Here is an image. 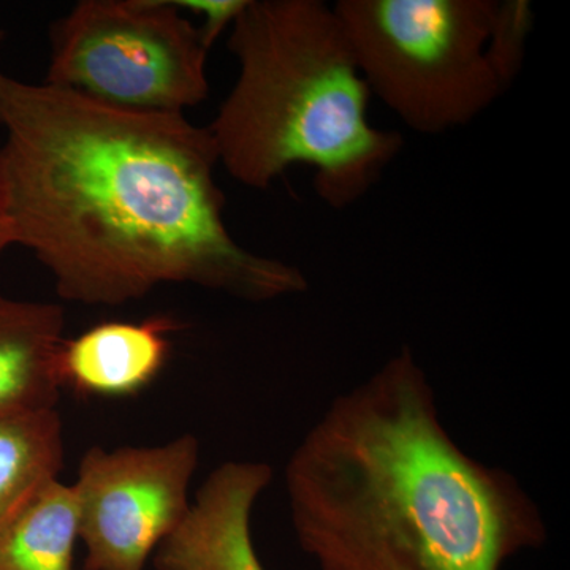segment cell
<instances>
[{
  "mask_svg": "<svg viewBox=\"0 0 570 570\" xmlns=\"http://www.w3.org/2000/svg\"><path fill=\"white\" fill-rule=\"evenodd\" d=\"M0 127L11 242L47 266L63 299L119 306L193 284L262 303L309 287L302 269L228 232L216 145L184 112L0 73Z\"/></svg>",
  "mask_w": 570,
  "mask_h": 570,
  "instance_id": "obj_1",
  "label": "cell"
},
{
  "mask_svg": "<svg viewBox=\"0 0 570 570\" xmlns=\"http://www.w3.org/2000/svg\"><path fill=\"white\" fill-rule=\"evenodd\" d=\"M63 466L58 412L0 417V532Z\"/></svg>",
  "mask_w": 570,
  "mask_h": 570,
  "instance_id": "obj_11",
  "label": "cell"
},
{
  "mask_svg": "<svg viewBox=\"0 0 570 570\" xmlns=\"http://www.w3.org/2000/svg\"><path fill=\"white\" fill-rule=\"evenodd\" d=\"M273 469L258 461H227L197 491L186 520L157 547V570H265L254 549L250 519Z\"/></svg>",
  "mask_w": 570,
  "mask_h": 570,
  "instance_id": "obj_7",
  "label": "cell"
},
{
  "mask_svg": "<svg viewBox=\"0 0 570 570\" xmlns=\"http://www.w3.org/2000/svg\"><path fill=\"white\" fill-rule=\"evenodd\" d=\"M63 309L0 295V417L55 411Z\"/></svg>",
  "mask_w": 570,
  "mask_h": 570,
  "instance_id": "obj_9",
  "label": "cell"
},
{
  "mask_svg": "<svg viewBox=\"0 0 570 570\" xmlns=\"http://www.w3.org/2000/svg\"><path fill=\"white\" fill-rule=\"evenodd\" d=\"M2 39H3V31H2V29H0V41H2Z\"/></svg>",
  "mask_w": 570,
  "mask_h": 570,
  "instance_id": "obj_15",
  "label": "cell"
},
{
  "mask_svg": "<svg viewBox=\"0 0 570 570\" xmlns=\"http://www.w3.org/2000/svg\"><path fill=\"white\" fill-rule=\"evenodd\" d=\"M197 438L159 448L89 449L73 485L85 570H145L190 510Z\"/></svg>",
  "mask_w": 570,
  "mask_h": 570,
  "instance_id": "obj_6",
  "label": "cell"
},
{
  "mask_svg": "<svg viewBox=\"0 0 570 570\" xmlns=\"http://www.w3.org/2000/svg\"><path fill=\"white\" fill-rule=\"evenodd\" d=\"M285 489L318 570H501L547 540L517 479L450 436L407 347L332 401L288 459Z\"/></svg>",
  "mask_w": 570,
  "mask_h": 570,
  "instance_id": "obj_2",
  "label": "cell"
},
{
  "mask_svg": "<svg viewBox=\"0 0 570 570\" xmlns=\"http://www.w3.org/2000/svg\"><path fill=\"white\" fill-rule=\"evenodd\" d=\"M78 539L73 485L51 480L0 532V570H73Z\"/></svg>",
  "mask_w": 570,
  "mask_h": 570,
  "instance_id": "obj_10",
  "label": "cell"
},
{
  "mask_svg": "<svg viewBox=\"0 0 570 570\" xmlns=\"http://www.w3.org/2000/svg\"><path fill=\"white\" fill-rule=\"evenodd\" d=\"M48 85L137 111L208 99L200 29L170 0H81L50 28Z\"/></svg>",
  "mask_w": 570,
  "mask_h": 570,
  "instance_id": "obj_5",
  "label": "cell"
},
{
  "mask_svg": "<svg viewBox=\"0 0 570 570\" xmlns=\"http://www.w3.org/2000/svg\"><path fill=\"white\" fill-rule=\"evenodd\" d=\"M178 10H189L204 20L200 33L212 48L225 29L232 28L247 6V0H170Z\"/></svg>",
  "mask_w": 570,
  "mask_h": 570,
  "instance_id": "obj_13",
  "label": "cell"
},
{
  "mask_svg": "<svg viewBox=\"0 0 570 570\" xmlns=\"http://www.w3.org/2000/svg\"><path fill=\"white\" fill-rule=\"evenodd\" d=\"M178 324L168 317L141 322H102L63 340L59 377L82 396L126 397L149 387L167 365L170 335Z\"/></svg>",
  "mask_w": 570,
  "mask_h": 570,
  "instance_id": "obj_8",
  "label": "cell"
},
{
  "mask_svg": "<svg viewBox=\"0 0 570 570\" xmlns=\"http://www.w3.org/2000/svg\"><path fill=\"white\" fill-rule=\"evenodd\" d=\"M230 29L238 78L208 127L219 164L258 190L306 165L330 208L362 200L404 138L371 124L373 96L333 6L247 0Z\"/></svg>",
  "mask_w": 570,
  "mask_h": 570,
  "instance_id": "obj_3",
  "label": "cell"
},
{
  "mask_svg": "<svg viewBox=\"0 0 570 570\" xmlns=\"http://www.w3.org/2000/svg\"><path fill=\"white\" fill-rule=\"evenodd\" d=\"M534 10L528 0H497L487 43L491 69L508 91L527 59Z\"/></svg>",
  "mask_w": 570,
  "mask_h": 570,
  "instance_id": "obj_12",
  "label": "cell"
},
{
  "mask_svg": "<svg viewBox=\"0 0 570 570\" xmlns=\"http://www.w3.org/2000/svg\"><path fill=\"white\" fill-rule=\"evenodd\" d=\"M497 0H337L360 73L409 129L441 135L505 92L487 43Z\"/></svg>",
  "mask_w": 570,
  "mask_h": 570,
  "instance_id": "obj_4",
  "label": "cell"
},
{
  "mask_svg": "<svg viewBox=\"0 0 570 570\" xmlns=\"http://www.w3.org/2000/svg\"><path fill=\"white\" fill-rule=\"evenodd\" d=\"M11 245L13 242H11L9 214H7L6 184H3L2 163H0V255Z\"/></svg>",
  "mask_w": 570,
  "mask_h": 570,
  "instance_id": "obj_14",
  "label": "cell"
}]
</instances>
